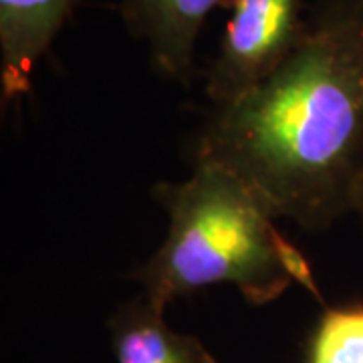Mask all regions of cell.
Returning <instances> with one entry per match:
<instances>
[{"label": "cell", "mask_w": 363, "mask_h": 363, "mask_svg": "<svg viewBox=\"0 0 363 363\" xmlns=\"http://www.w3.org/2000/svg\"><path fill=\"white\" fill-rule=\"evenodd\" d=\"M355 214H357V218H359L363 224V186L362 192H359V200H357V210H355Z\"/></svg>", "instance_id": "obj_8"}, {"label": "cell", "mask_w": 363, "mask_h": 363, "mask_svg": "<svg viewBox=\"0 0 363 363\" xmlns=\"http://www.w3.org/2000/svg\"><path fill=\"white\" fill-rule=\"evenodd\" d=\"M230 0H121L119 13L131 37L147 47L152 67L169 81L190 83L200 30Z\"/></svg>", "instance_id": "obj_4"}, {"label": "cell", "mask_w": 363, "mask_h": 363, "mask_svg": "<svg viewBox=\"0 0 363 363\" xmlns=\"http://www.w3.org/2000/svg\"><path fill=\"white\" fill-rule=\"evenodd\" d=\"M206 93L214 105L233 101L281 65L301 39L309 11L305 0H230Z\"/></svg>", "instance_id": "obj_3"}, {"label": "cell", "mask_w": 363, "mask_h": 363, "mask_svg": "<svg viewBox=\"0 0 363 363\" xmlns=\"http://www.w3.org/2000/svg\"><path fill=\"white\" fill-rule=\"evenodd\" d=\"M116 363H218L194 335L166 323V307L147 295L121 303L107 321Z\"/></svg>", "instance_id": "obj_6"}, {"label": "cell", "mask_w": 363, "mask_h": 363, "mask_svg": "<svg viewBox=\"0 0 363 363\" xmlns=\"http://www.w3.org/2000/svg\"><path fill=\"white\" fill-rule=\"evenodd\" d=\"M81 0H0L2 109L30 93L35 69Z\"/></svg>", "instance_id": "obj_5"}, {"label": "cell", "mask_w": 363, "mask_h": 363, "mask_svg": "<svg viewBox=\"0 0 363 363\" xmlns=\"http://www.w3.org/2000/svg\"><path fill=\"white\" fill-rule=\"evenodd\" d=\"M194 162L234 172L272 216L321 233L363 186V0H317L285 61L214 105Z\"/></svg>", "instance_id": "obj_1"}, {"label": "cell", "mask_w": 363, "mask_h": 363, "mask_svg": "<svg viewBox=\"0 0 363 363\" xmlns=\"http://www.w3.org/2000/svg\"><path fill=\"white\" fill-rule=\"evenodd\" d=\"M307 363H363V303L325 309L307 345Z\"/></svg>", "instance_id": "obj_7"}, {"label": "cell", "mask_w": 363, "mask_h": 363, "mask_svg": "<svg viewBox=\"0 0 363 363\" xmlns=\"http://www.w3.org/2000/svg\"><path fill=\"white\" fill-rule=\"evenodd\" d=\"M152 198L168 214V234L130 274L143 295L168 307L212 285H233L250 305H269L293 283L321 293L303 252L274 226L257 192L234 172L194 162L184 182H160Z\"/></svg>", "instance_id": "obj_2"}]
</instances>
